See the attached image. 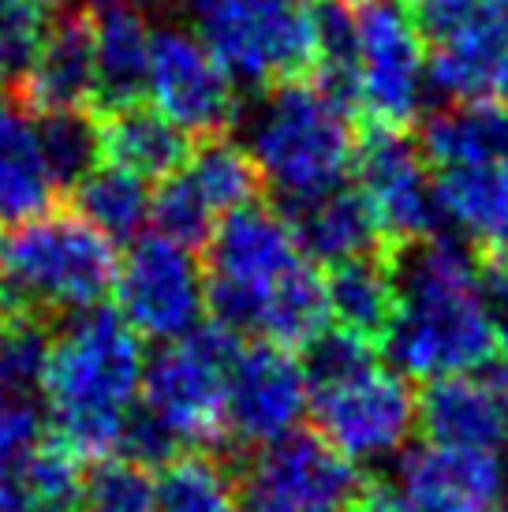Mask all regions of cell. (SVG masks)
<instances>
[{
    "mask_svg": "<svg viewBox=\"0 0 508 512\" xmlns=\"http://www.w3.org/2000/svg\"><path fill=\"white\" fill-rule=\"evenodd\" d=\"M389 258L400 303L381 352L423 382L494 363L501 352V326L482 292L475 247L441 232L389 247Z\"/></svg>",
    "mask_w": 508,
    "mask_h": 512,
    "instance_id": "cell-1",
    "label": "cell"
},
{
    "mask_svg": "<svg viewBox=\"0 0 508 512\" xmlns=\"http://www.w3.org/2000/svg\"><path fill=\"white\" fill-rule=\"evenodd\" d=\"M142 337L109 307L71 314L49 352L45 400L60 441L79 456L120 453L142 397Z\"/></svg>",
    "mask_w": 508,
    "mask_h": 512,
    "instance_id": "cell-2",
    "label": "cell"
},
{
    "mask_svg": "<svg viewBox=\"0 0 508 512\" xmlns=\"http://www.w3.org/2000/svg\"><path fill=\"white\" fill-rule=\"evenodd\" d=\"M355 146L352 113L307 79L273 86L247 120V154L284 206L344 187Z\"/></svg>",
    "mask_w": 508,
    "mask_h": 512,
    "instance_id": "cell-3",
    "label": "cell"
},
{
    "mask_svg": "<svg viewBox=\"0 0 508 512\" xmlns=\"http://www.w3.org/2000/svg\"><path fill=\"white\" fill-rule=\"evenodd\" d=\"M113 243L83 217L42 214L0 240V314H83L116 285Z\"/></svg>",
    "mask_w": 508,
    "mask_h": 512,
    "instance_id": "cell-4",
    "label": "cell"
},
{
    "mask_svg": "<svg viewBox=\"0 0 508 512\" xmlns=\"http://www.w3.org/2000/svg\"><path fill=\"white\" fill-rule=\"evenodd\" d=\"M307 266L288 217L251 202L221 217L206 243V307L217 326L262 337L269 307Z\"/></svg>",
    "mask_w": 508,
    "mask_h": 512,
    "instance_id": "cell-5",
    "label": "cell"
},
{
    "mask_svg": "<svg viewBox=\"0 0 508 512\" xmlns=\"http://www.w3.org/2000/svg\"><path fill=\"white\" fill-rule=\"evenodd\" d=\"M240 337L225 326H198L180 341L161 344L146 359L142 415L180 449H210L228 434V370L240 356Z\"/></svg>",
    "mask_w": 508,
    "mask_h": 512,
    "instance_id": "cell-6",
    "label": "cell"
},
{
    "mask_svg": "<svg viewBox=\"0 0 508 512\" xmlns=\"http://www.w3.org/2000/svg\"><path fill=\"white\" fill-rule=\"evenodd\" d=\"M318 0H191L198 38L232 79L281 86L318 60Z\"/></svg>",
    "mask_w": 508,
    "mask_h": 512,
    "instance_id": "cell-7",
    "label": "cell"
},
{
    "mask_svg": "<svg viewBox=\"0 0 508 512\" xmlns=\"http://www.w3.org/2000/svg\"><path fill=\"white\" fill-rule=\"evenodd\" d=\"M426 38L400 0H370L355 15V116L367 128L408 131L423 109Z\"/></svg>",
    "mask_w": 508,
    "mask_h": 512,
    "instance_id": "cell-8",
    "label": "cell"
},
{
    "mask_svg": "<svg viewBox=\"0 0 508 512\" xmlns=\"http://www.w3.org/2000/svg\"><path fill=\"white\" fill-rule=\"evenodd\" d=\"M370 479L318 430L262 445L236 479L243 512H352Z\"/></svg>",
    "mask_w": 508,
    "mask_h": 512,
    "instance_id": "cell-9",
    "label": "cell"
},
{
    "mask_svg": "<svg viewBox=\"0 0 508 512\" xmlns=\"http://www.w3.org/2000/svg\"><path fill=\"white\" fill-rule=\"evenodd\" d=\"M116 314L142 341L172 344L195 333L206 314V270L195 251L165 236H142L116 266Z\"/></svg>",
    "mask_w": 508,
    "mask_h": 512,
    "instance_id": "cell-10",
    "label": "cell"
},
{
    "mask_svg": "<svg viewBox=\"0 0 508 512\" xmlns=\"http://www.w3.org/2000/svg\"><path fill=\"white\" fill-rule=\"evenodd\" d=\"M314 427L352 464L396 453L419 427V393L400 374L367 367L333 385L311 389Z\"/></svg>",
    "mask_w": 508,
    "mask_h": 512,
    "instance_id": "cell-11",
    "label": "cell"
},
{
    "mask_svg": "<svg viewBox=\"0 0 508 512\" xmlns=\"http://www.w3.org/2000/svg\"><path fill=\"white\" fill-rule=\"evenodd\" d=\"M355 184L370 202L389 247L419 243L445 232V210L438 199V184L430 180L419 139L408 131L367 128L355 146Z\"/></svg>",
    "mask_w": 508,
    "mask_h": 512,
    "instance_id": "cell-12",
    "label": "cell"
},
{
    "mask_svg": "<svg viewBox=\"0 0 508 512\" xmlns=\"http://www.w3.org/2000/svg\"><path fill=\"white\" fill-rule=\"evenodd\" d=\"M146 94L154 109L184 135L217 139L240 116L236 79L206 42L187 30H157L150 49Z\"/></svg>",
    "mask_w": 508,
    "mask_h": 512,
    "instance_id": "cell-13",
    "label": "cell"
},
{
    "mask_svg": "<svg viewBox=\"0 0 508 512\" xmlns=\"http://www.w3.org/2000/svg\"><path fill=\"white\" fill-rule=\"evenodd\" d=\"M307 408H311V385L303 359L269 341L240 348L228 370L225 419L232 438L251 449L273 445L299 427Z\"/></svg>",
    "mask_w": 508,
    "mask_h": 512,
    "instance_id": "cell-14",
    "label": "cell"
},
{
    "mask_svg": "<svg viewBox=\"0 0 508 512\" xmlns=\"http://www.w3.org/2000/svg\"><path fill=\"white\" fill-rule=\"evenodd\" d=\"M497 453H467L423 441L400 460V494L415 512L486 509L501 494Z\"/></svg>",
    "mask_w": 508,
    "mask_h": 512,
    "instance_id": "cell-15",
    "label": "cell"
},
{
    "mask_svg": "<svg viewBox=\"0 0 508 512\" xmlns=\"http://www.w3.org/2000/svg\"><path fill=\"white\" fill-rule=\"evenodd\" d=\"M419 427L445 449L497 453L508 438V400L494 382L471 374L434 378L419 389Z\"/></svg>",
    "mask_w": 508,
    "mask_h": 512,
    "instance_id": "cell-16",
    "label": "cell"
},
{
    "mask_svg": "<svg viewBox=\"0 0 508 512\" xmlns=\"http://www.w3.org/2000/svg\"><path fill=\"white\" fill-rule=\"evenodd\" d=\"M23 98L38 113H83L90 98H98V57H94V23L90 15H64L30 60Z\"/></svg>",
    "mask_w": 508,
    "mask_h": 512,
    "instance_id": "cell-17",
    "label": "cell"
},
{
    "mask_svg": "<svg viewBox=\"0 0 508 512\" xmlns=\"http://www.w3.org/2000/svg\"><path fill=\"white\" fill-rule=\"evenodd\" d=\"M281 214L296 232L299 251L322 266L389 251V240L359 187H333L318 199L284 206Z\"/></svg>",
    "mask_w": 508,
    "mask_h": 512,
    "instance_id": "cell-18",
    "label": "cell"
},
{
    "mask_svg": "<svg viewBox=\"0 0 508 512\" xmlns=\"http://www.w3.org/2000/svg\"><path fill=\"white\" fill-rule=\"evenodd\" d=\"M426 79L449 105H508V15L434 45Z\"/></svg>",
    "mask_w": 508,
    "mask_h": 512,
    "instance_id": "cell-19",
    "label": "cell"
},
{
    "mask_svg": "<svg viewBox=\"0 0 508 512\" xmlns=\"http://www.w3.org/2000/svg\"><path fill=\"white\" fill-rule=\"evenodd\" d=\"M434 184L445 221L464 232L475 255L508 266V157L438 169Z\"/></svg>",
    "mask_w": 508,
    "mask_h": 512,
    "instance_id": "cell-20",
    "label": "cell"
},
{
    "mask_svg": "<svg viewBox=\"0 0 508 512\" xmlns=\"http://www.w3.org/2000/svg\"><path fill=\"white\" fill-rule=\"evenodd\" d=\"M94 57H98V98L105 109L139 105L150 75L154 30L135 0H98L94 4Z\"/></svg>",
    "mask_w": 508,
    "mask_h": 512,
    "instance_id": "cell-21",
    "label": "cell"
},
{
    "mask_svg": "<svg viewBox=\"0 0 508 512\" xmlns=\"http://www.w3.org/2000/svg\"><path fill=\"white\" fill-rule=\"evenodd\" d=\"M325 296H329L333 326L363 337L381 352L396 322V303H400L389 251L325 266Z\"/></svg>",
    "mask_w": 508,
    "mask_h": 512,
    "instance_id": "cell-22",
    "label": "cell"
},
{
    "mask_svg": "<svg viewBox=\"0 0 508 512\" xmlns=\"http://www.w3.org/2000/svg\"><path fill=\"white\" fill-rule=\"evenodd\" d=\"M53 172L45 165L38 124L23 109L0 101V225H23L49 214Z\"/></svg>",
    "mask_w": 508,
    "mask_h": 512,
    "instance_id": "cell-23",
    "label": "cell"
},
{
    "mask_svg": "<svg viewBox=\"0 0 508 512\" xmlns=\"http://www.w3.org/2000/svg\"><path fill=\"white\" fill-rule=\"evenodd\" d=\"M419 150L426 165L456 169L479 161H505L508 157V105H449L423 120Z\"/></svg>",
    "mask_w": 508,
    "mask_h": 512,
    "instance_id": "cell-24",
    "label": "cell"
},
{
    "mask_svg": "<svg viewBox=\"0 0 508 512\" xmlns=\"http://www.w3.org/2000/svg\"><path fill=\"white\" fill-rule=\"evenodd\" d=\"M101 128V154H109V165L135 172L142 180H169L184 169L187 135L169 124L157 109L124 105L109 109V120Z\"/></svg>",
    "mask_w": 508,
    "mask_h": 512,
    "instance_id": "cell-25",
    "label": "cell"
},
{
    "mask_svg": "<svg viewBox=\"0 0 508 512\" xmlns=\"http://www.w3.org/2000/svg\"><path fill=\"white\" fill-rule=\"evenodd\" d=\"M79 217L90 228H98L109 243L135 240L154 210V195L142 176L120 169V165H98L75 187Z\"/></svg>",
    "mask_w": 508,
    "mask_h": 512,
    "instance_id": "cell-26",
    "label": "cell"
},
{
    "mask_svg": "<svg viewBox=\"0 0 508 512\" xmlns=\"http://www.w3.org/2000/svg\"><path fill=\"white\" fill-rule=\"evenodd\" d=\"M180 172L217 217L251 206L262 187V172L247 154V146H236L228 139H210L206 146H198Z\"/></svg>",
    "mask_w": 508,
    "mask_h": 512,
    "instance_id": "cell-27",
    "label": "cell"
},
{
    "mask_svg": "<svg viewBox=\"0 0 508 512\" xmlns=\"http://www.w3.org/2000/svg\"><path fill=\"white\" fill-rule=\"evenodd\" d=\"M154 512H243L236 479L210 456H180L157 479Z\"/></svg>",
    "mask_w": 508,
    "mask_h": 512,
    "instance_id": "cell-28",
    "label": "cell"
},
{
    "mask_svg": "<svg viewBox=\"0 0 508 512\" xmlns=\"http://www.w3.org/2000/svg\"><path fill=\"white\" fill-rule=\"evenodd\" d=\"M45 165L57 187H79L101 161V128L83 113H45L38 120Z\"/></svg>",
    "mask_w": 508,
    "mask_h": 512,
    "instance_id": "cell-29",
    "label": "cell"
},
{
    "mask_svg": "<svg viewBox=\"0 0 508 512\" xmlns=\"http://www.w3.org/2000/svg\"><path fill=\"white\" fill-rule=\"evenodd\" d=\"M79 512H154L157 479L146 464L131 456L101 460L98 468L83 475V490L75 501Z\"/></svg>",
    "mask_w": 508,
    "mask_h": 512,
    "instance_id": "cell-30",
    "label": "cell"
},
{
    "mask_svg": "<svg viewBox=\"0 0 508 512\" xmlns=\"http://www.w3.org/2000/svg\"><path fill=\"white\" fill-rule=\"evenodd\" d=\"M34 512H71L83 490L79 453L64 441H42L38 453L27 460V468L12 479Z\"/></svg>",
    "mask_w": 508,
    "mask_h": 512,
    "instance_id": "cell-31",
    "label": "cell"
},
{
    "mask_svg": "<svg viewBox=\"0 0 508 512\" xmlns=\"http://www.w3.org/2000/svg\"><path fill=\"white\" fill-rule=\"evenodd\" d=\"M53 341L30 314H0V393L34 397L45 385Z\"/></svg>",
    "mask_w": 508,
    "mask_h": 512,
    "instance_id": "cell-32",
    "label": "cell"
},
{
    "mask_svg": "<svg viewBox=\"0 0 508 512\" xmlns=\"http://www.w3.org/2000/svg\"><path fill=\"white\" fill-rule=\"evenodd\" d=\"M150 221L157 225V236L176 240L184 247H206L217 228V214H213L206 199L198 195L195 187L187 184L184 172H172L169 180L161 184V191L154 195V210Z\"/></svg>",
    "mask_w": 508,
    "mask_h": 512,
    "instance_id": "cell-33",
    "label": "cell"
},
{
    "mask_svg": "<svg viewBox=\"0 0 508 512\" xmlns=\"http://www.w3.org/2000/svg\"><path fill=\"white\" fill-rule=\"evenodd\" d=\"M42 408L34 397L0 393V486L12 483L42 445Z\"/></svg>",
    "mask_w": 508,
    "mask_h": 512,
    "instance_id": "cell-34",
    "label": "cell"
},
{
    "mask_svg": "<svg viewBox=\"0 0 508 512\" xmlns=\"http://www.w3.org/2000/svg\"><path fill=\"white\" fill-rule=\"evenodd\" d=\"M45 38L34 0H0V79H23Z\"/></svg>",
    "mask_w": 508,
    "mask_h": 512,
    "instance_id": "cell-35",
    "label": "cell"
},
{
    "mask_svg": "<svg viewBox=\"0 0 508 512\" xmlns=\"http://www.w3.org/2000/svg\"><path fill=\"white\" fill-rule=\"evenodd\" d=\"M352 512H415V509H411L408 498L400 494V486H385V483H378V479H370V483L363 486L359 501L352 505Z\"/></svg>",
    "mask_w": 508,
    "mask_h": 512,
    "instance_id": "cell-36",
    "label": "cell"
},
{
    "mask_svg": "<svg viewBox=\"0 0 508 512\" xmlns=\"http://www.w3.org/2000/svg\"><path fill=\"white\" fill-rule=\"evenodd\" d=\"M0 512H34L30 509V501L23 498V490L15 483H4L0 486Z\"/></svg>",
    "mask_w": 508,
    "mask_h": 512,
    "instance_id": "cell-37",
    "label": "cell"
},
{
    "mask_svg": "<svg viewBox=\"0 0 508 512\" xmlns=\"http://www.w3.org/2000/svg\"><path fill=\"white\" fill-rule=\"evenodd\" d=\"M501 356H505V359H501V367L508 370V322L501 326Z\"/></svg>",
    "mask_w": 508,
    "mask_h": 512,
    "instance_id": "cell-38",
    "label": "cell"
},
{
    "mask_svg": "<svg viewBox=\"0 0 508 512\" xmlns=\"http://www.w3.org/2000/svg\"><path fill=\"white\" fill-rule=\"evenodd\" d=\"M497 498H501V512H508V483H501V494H497Z\"/></svg>",
    "mask_w": 508,
    "mask_h": 512,
    "instance_id": "cell-39",
    "label": "cell"
},
{
    "mask_svg": "<svg viewBox=\"0 0 508 512\" xmlns=\"http://www.w3.org/2000/svg\"><path fill=\"white\" fill-rule=\"evenodd\" d=\"M337 4H348V8H352V4H370V0H337Z\"/></svg>",
    "mask_w": 508,
    "mask_h": 512,
    "instance_id": "cell-40",
    "label": "cell"
},
{
    "mask_svg": "<svg viewBox=\"0 0 508 512\" xmlns=\"http://www.w3.org/2000/svg\"><path fill=\"white\" fill-rule=\"evenodd\" d=\"M34 4H38V8H42V4H64V0H34Z\"/></svg>",
    "mask_w": 508,
    "mask_h": 512,
    "instance_id": "cell-41",
    "label": "cell"
},
{
    "mask_svg": "<svg viewBox=\"0 0 508 512\" xmlns=\"http://www.w3.org/2000/svg\"><path fill=\"white\" fill-rule=\"evenodd\" d=\"M400 4H419V0H400Z\"/></svg>",
    "mask_w": 508,
    "mask_h": 512,
    "instance_id": "cell-42",
    "label": "cell"
},
{
    "mask_svg": "<svg viewBox=\"0 0 508 512\" xmlns=\"http://www.w3.org/2000/svg\"><path fill=\"white\" fill-rule=\"evenodd\" d=\"M471 512H494V509H471Z\"/></svg>",
    "mask_w": 508,
    "mask_h": 512,
    "instance_id": "cell-43",
    "label": "cell"
}]
</instances>
